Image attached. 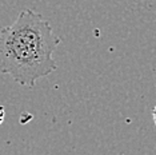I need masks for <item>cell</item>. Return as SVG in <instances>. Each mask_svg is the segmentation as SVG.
<instances>
[{
    "label": "cell",
    "instance_id": "6da1fadb",
    "mask_svg": "<svg viewBox=\"0 0 156 155\" xmlns=\"http://www.w3.org/2000/svg\"><path fill=\"white\" fill-rule=\"evenodd\" d=\"M62 39L40 13L24 9L0 31V71L28 88L56 71L54 52Z\"/></svg>",
    "mask_w": 156,
    "mask_h": 155
},
{
    "label": "cell",
    "instance_id": "7a4b0ae2",
    "mask_svg": "<svg viewBox=\"0 0 156 155\" xmlns=\"http://www.w3.org/2000/svg\"><path fill=\"white\" fill-rule=\"evenodd\" d=\"M4 118H5V110L3 106H0V124L4 122Z\"/></svg>",
    "mask_w": 156,
    "mask_h": 155
},
{
    "label": "cell",
    "instance_id": "3957f363",
    "mask_svg": "<svg viewBox=\"0 0 156 155\" xmlns=\"http://www.w3.org/2000/svg\"><path fill=\"white\" fill-rule=\"evenodd\" d=\"M154 119H155V124H156V107H155V110H154Z\"/></svg>",
    "mask_w": 156,
    "mask_h": 155
}]
</instances>
